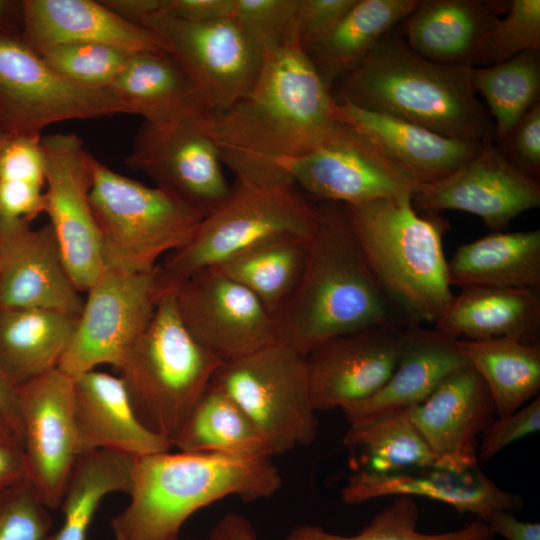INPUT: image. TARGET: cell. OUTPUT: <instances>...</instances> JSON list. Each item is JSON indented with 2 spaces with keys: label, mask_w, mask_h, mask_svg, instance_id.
Wrapping results in <instances>:
<instances>
[{
  "label": "cell",
  "mask_w": 540,
  "mask_h": 540,
  "mask_svg": "<svg viewBox=\"0 0 540 540\" xmlns=\"http://www.w3.org/2000/svg\"><path fill=\"white\" fill-rule=\"evenodd\" d=\"M334 96L297 37L264 51L259 75L233 105L208 112L205 126L236 181L294 185L290 162L317 147L336 124Z\"/></svg>",
  "instance_id": "obj_1"
},
{
  "label": "cell",
  "mask_w": 540,
  "mask_h": 540,
  "mask_svg": "<svg viewBox=\"0 0 540 540\" xmlns=\"http://www.w3.org/2000/svg\"><path fill=\"white\" fill-rule=\"evenodd\" d=\"M317 206L302 277L274 317L277 342L305 355L338 336L406 325L375 279L345 205L320 202Z\"/></svg>",
  "instance_id": "obj_2"
},
{
  "label": "cell",
  "mask_w": 540,
  "mask_h": 540,
  "mask_svg": "<svg viewBox=\"0 0 540 540\" xmlns=\"http://www.w3.org/2000/svg\"><path fill=\"white\" fill-rule=\"evenodd\" d=\"M474 67L432 62L391 30L337 80L335 98L387 114L445 137L495 142L494 123L477 98Z\"/></svg>",
  "instance_id": "obj_3"
},
{
  "label": "cell",
  "mask_w": 540,
  "mask_h": 540,
  "mask_svg": "<svg viewBox=\"0 0 540 540\" xmlns=\"http://www.w3.org/2000/svg\"><path fill=\"white\" fill-rule=\"evenodd\" d=\"M282 486L270 457L155 453L136 458L127 506L111 519L116 540H176L195 512L220 499L269 498Z\"/></svg>",
  "instance_id": "obj_4"
},
{
  "label": "cell",
  "mask_w": 540,
  "mask_h": 540,
  "mask_svg": "<svg viewBox=\"0 0 540 540\" xmlns=\"http://www.w3.org/2000/svg\"><path fill=\"white\" fill-rule=\"evenodd\" d=\"M365 259L386 298L406 324H434L454 294L437 213L419 214L411 197L346 206Z\"/></svg>",
  "instance_id": "obj_5"
},
{
  "label": "cell",
  "mask_w": 540,
  "mask_h": 540,
  "mask_svg": "<svg viewBox=\"0 0 540 540\" xmlns=\"http://www.w3.org/2000/svg\"><path fill=\"white\" fill-rule=\"evenodd\" d=\"M222 363L190 335L165 290L116 369L139 421L171 442Z\"/></svg>",
  "instance_id": "obj_6"
},
{
  "label": "cell",
  "mask_w": 540,
  "mask_h": 540,
  "mask_svg": "<svg viewBox=\"0 0 540 540\" xmlns=\"http://www.w3.org/2000/svg\"><path fill=\"white\" fill-rule=\"evenodd\" d=\"M91 169L89 197L106 266L150 271L185 245L204 218L172 194L122 175L94 156Z\"/></svg>",
  "instance_id": "obj_7"
},
{
  "label": "cell",
  "mask_w": 540,
  "mask_h": 540,
  "mask_svg": "<svg viewBox=\"0 0 540 540\" xmlns=\"http://www.w3.org/2000/svg\"><path fill=\"white\" fill-rule=\"evenodd\" d=\"M317 219L318 206L294 185L258 187L235 181L227 199L201 220L190 240L159 262V290H174L195 273L217 267L269 237L310 238Z\"/></svg>",
  "instance_id": "obj_8"
},
{
  "label": "cell",
  "mask_w": 540,
  "mask_h": 540,
  "mask_svg": "<svg viewBox=\"0 0 540 540\" xmlns=\"http://www.w3.org/2000/svg\"><path fill=\"white\" fill-rule=\"evenodd\" d=\"M247 415L271 455L312 443L317 435L306 355L275 342L255 353L223 362L211 383Z\"/></svg>",
  "instance_id": "obj_9"
},
{
  "label": "cell",
  "mask_w": 540,
  "mask_h": 540,
  "mask_svg": "<svg viewBox=\"0 0 540 540\" xmlns=\"http://www.w3.org/2000/svg\"><path fill=\"white\" fill-rule=\"evenodd\" d=\"M140 26L157 37L210 112L246 95L261 70L263 50L233 19L192 22L159 12Z\"/></svg>",
  "instance_id": "obj_10"
},
{
  "label": "cell",
  "mask_w": 540,
  "mask_h": 540,
  "mask_svg": "<svg viewBox=\"0 0 540 540\" xmlns=\"http://www.w3.org/2000/svg\"><path fill=\"white\" fill-rule=\"evenodd\" d=\"M131 114L109 90L73 84L22 35H0V123L11 135H40L57 122Z\"/></svg>",
  "instance_id": "obj_11"
},
{
  "label": "cell",
  "mask_w": 540,
  "mask_h": 540,
  "mask_svg": "<svg viewBox=\"0 0 540 540\" xmlns=\"http://www.w3.org/2000/svg\"><path fill=\"white\" fill-rule=\"evenodd\" d=\"M208 112L197 109L165 122H143L126 158L128 167L143 172L154 186L203 217L217 209L232 189L219 150L206 130Z\"/></svg>",
  "instance_id": "obj_12"
},
{
  "label": "cell",
  "mask_w": 540,
  "mask_h": 540,
  "mask_svg": "<svg viewBox=\"0 0 540 540\" xmlns=\"http://www.w3.org/2000/svg\"><path fill=\"white\" fill-rule=\"evenodd\" d=\"M157 272L158 265L145 272L105 266L85 292L58 368L73 378L99 365L117 368L154 313L160 294Z\"/></svg>",
  "instance_id": "obj_13"
},
{
  "label": "cell",
  "mask_w": 540,
  "mask_h": 540,
  "mask_svg": "<svg viewBox=\"0 0 540 540\" xmlns=\"http://www.w3.org/2000/svg\"><path fill=\"white\" fill-rule=\"evenodd\" d=\"M41 145L45 157V214L73 283L85 293L106 266L89 197L93 155L74 133L41 137Z\"/></svg>",
  "instance_id": "obj_14"
},
{
  "label": "cell",
  "mask_w": 540,
  "mask_h": 540,
  "mask_svg": "<svg viewBox=\"0 0 540 540\" xmlns=\"http://www.w3.org/2000/svg\"><path fill=\"white\" fill-rule=\"evenodd\" d=\"M286 172L318 201L346 206L412 198L419 185L361 133L338 121L322 143L290 162Z\"/></svg>",
  "instance_id": "obj_15"
},
{
  "label": "cell",
  "mask_w": 540,
  "mask_h": 540,
  "mask_svg": "<svg viewBox=\"0 0 540 540\" xmlns=\"http://www.w3.org/2000/svg\"><path fill=\"white\" fill-rule=\"evenodd\" d=\"M15 391L25 479L48 509H56L78 458L74 378L55 368Z\"/></svg>",
  "instance_id": "obj_16"
},
{
  "label": "cell",
  "mask_w": 540,
  "mask_h": 540,
  "mask_svg": "<svg viewBox=\"0 0 540 540\" xmlns=\"http://www.w3.org/2000/svg\"><path fill=\"white\" fill-rule=\"evenodd\" d=\"M172 291L187 331L222 362L277 342L274 317L249 290L217 268L195 273Z\"/></svg>",
  "instance_id": "obj_17"
},
{
  "label": "cell",
  "mask_w": 540,
  "mask_h": 540,
  "mask_svg": "<svg viewBox=\"0 0 540 540\" xmlns=\"http://www.w3.org/2000/svg\"><path fill=\"white\" fill-rule=\"evenodd\" d=\"M412 203L423 212H467L494 232L502 231L523 212L540 206V183L511 164L495 142H486L454 172L420 183Z\"/></svg>",
  "instance_id": "obj_18"
},
{
  "label": "cell",
  "mask_w": 540,
  "mask_h": 540,
  "mask_svg": "<svg viewBox=\"0 0 540 540\" xmlns=\"http://www.w3.org/2000/svg\"><path fill=\"white\" fill-rule=\"evenodd\" d=\"M84 303L49 223L0 220V309L42 308L79 316Z\"/></svg>",
  "instance_id": "obj_19"
},
{
  "label": "cell",
  "mask_w": 540,
  "mask_h": 540,
  "mask_svg": "<svg viewBox=\"0 0 540 540\" xmlns=\"http://www.w3.org/2000/svg\"><path fill=\"white\" fill-rule=\"evenodd\" d=\"M401 327H375L330 339L306 355L316 411L344 410L376 394L398 361Z\"/></svg>",
  "instance_id": "obj_20"
},
{
  "label": "cell",
  "mask_w": 540,
  "mask_h": 540,
  "mask_svg": "<svg viewBox=\"0 0 540 540\" xmlns=\"http://www.w3.org/2000/svg\"><path fill=\"white\" fill-rule=\"evenodd\" d=\"M407 410L439 469L464 473L478 467V436L496 413L488 388L474 368L453 373L428 398Z\"/></svg>",
  "instance_id": "obj_21"
},
{
  "label": "cell",
  "mask_w": 540,
  "mask_h": 540,
  "mask_svg": "<svg viewBox=\"0 0 540 540\" xmlns=\"http://www.w3.org/2000/svg\"><path fill=\"white\" fill-rule=\"evenodd\" d=\"M333 116L361 133L419 184L454 172L476 156L484 144L445 137L411 122L336 99Z\"/></svg>",
  "instance_id": "obj_22"
},
{
  "label": "cell",
  "mask_w": 540,
  "mask_h": 540,
  "mask_svg": "<svg viewBox=\"0 0 540 540\" xmlns=\"http://www.w3.org/2000/svg\"><path fill=\"white\" fill-rule=\"evenodd\" d=\"M456 341L434 328L406 324L389 380L370 398L342 410L349 425L418 405L450 375L470 366Z\"/></svg>",
  "instance_id": "obj_23"
},
{
  "label": "cell",
  "mask_w": 540,
  "mask_h": 540,
  "mask_svg": "<svg viewBox=\"0 0 540 540\" xmlns=\"http://www.w3.org/2000/svg\"><path fill=\"white\" fill-rule=\"evenodd\" d=\"M347 504H360L388 496L422 497L451 506L458 513L480 517L494 509L510 512L521 508L520 496L495 485L479 467L464 473L439 468L397 472L361 470L353 474L341 491Z\"/></svg>",
  "instance_id": "obj_24"
},
{
  "label": "cell",
  "mask_w": 540,
  "mask_h": 540,
  "mask_svg": "<svg viewBox=\"0 0 540 540\" xmlns=\"http://www.w3.org/2000/svg\"><path fill=\"white\" fill-rule=\"evenodd\" d=\"M73 414L78 456L110 450L136 459L172 447L139 421L119 376L94 369L75 377Z\"/></svg>",
  "instance_id": "obj_25"
},
{
  "label": "cell",
  "mask_w": 540,
  "mask_h": 540,
  "mask_svg": "<svg viewBox=\"0 0 540 540\" xmlns=\"http://www.w3.org/2000/svg\"><path fill=\"white\" fill-rule=\"evenodd\" d=\"M22 36L37 53L77 43L105 44L129 53L165 52L150 31L93 0H23Z\"/></svg>",
  "instance_id": "obj_26"
},
{
  "label": "cell",
  "mask_w": 540,
  "mask_h": 540,
  "mask_svg": "<svg viewBox=\"0 0 540 540\" xmlns=\"http://www.w3.org/2000/svg\"><path fill=\"white\" fill-rule=\"evenodd\" d=\"M509 1L424 0L404 20L403 37L422 57L442 65H476L480 39Z\"/></svg>",
  "instance_id": "obj_27"
},
{
  "label": "cell",
  "mask_w": 540,
  "mask_h": 540,
  "mask_svg": "<svg viewBox=\"0 0 540 540\" xmlns=\"http://www.w3.org/2000/svg\"><path fill=\"white\" fill-rule=\"evenodd\" d=\"M433 325L454 339L540 344V290L464 287Z\"/></svg>",
  "instance_id": "obj_28"
},
{
  "label": "cell",
  "mask_w": 540,
  "mask_h": 540,
  "mask_svg": "<svg viewBox=\"0 0 540 540\" xmlns=\"http://www.w3.org/2000/svg\"><path fill=\"white\" fill-rule=\"evenodd\" d=\"M448 279L451 287L540 290V230L495 231L460 245Z\"/></svg>",
  "instance_id": "obj_29"
},
{
  "label": "cell",
  "mask_w": 540,
  "mask_h": 540,
  "mask_svg": "<svg viewBox=\"0 0 540 540\" xmlns=\"http://www.w3.org/2000/svg\"><path fill=\"white\" fill-rule=\"evenodd\" d=\"M78 316L42 308L0 309V371L14 387L55 368Z\"/></svg>",
  "instance_id": "obj_30"
},
{
  "label": "cell",
  "mask_w": 540,
  "mask_h": 540,
  "mask_svg": "<svg viewBox=\"0 0 540 540\" xmlns=\"http://www.w3.org/2000/svg\"><path fill=\"white\" fill-rule=\"evenodd\" d=\"M418 4L419 0H356L329 30L303 48L331 88Z\"/></svg>",
  "instance_id": "obj_31"
},
{
  "label": "cell",
  "mask_w": 540,
  "mask_h": 540,
  "mask_svg": "<svg viewBox=\"0 0 540 540\" xmlns=\"http://www.w3.org/2000/svg\"><path fill=\"white\" fill-rule=\"evenodd\" d=\"M108 90L147 123L207 109L185 72L163 51L131 54Z\"/></svg>",
  "instance_id": "obj_32"
},
{
  "label": "cell",
  "mask_w": 540,
  "mask_h": 540,
  "mask_svg": "<svg viewBox=\"0 0 540 540\" xmlns=\"http://www.w3.org/2000/svg\"><path fill=\"white\" fill-rule=\"evenodd\" d=\"M309 240L292 234L269 237L214 268L249 290L275 317L300 282Z\"/></svg>",
  "instance_id": "obj_33"
},
{
  "label": "cell",
  "mask_w": 540,
  "mask_h": 540,
  "mask_svg": "<svg viewBox=\"0 0 540 540\" xmlns=\"http://www.w3.org/2000/svg\"><path fill=\"white\" fill-rule=\"evenodd\" d=\"M460 352L480 375L497 416H506L538 396L540 344L511 339H457Z\"/></svg>",
  "instance_id": "obj_34"
},
{
  "label": "cell",
  "mask_w": 540,
  "mask_h": 540,
  "mask_svg": "<svg viewBox=\"0 0 540 540\" xmlns=\"http://www.w3.org/2000/svg\"><path fill=\"white\" fill-rule=\"evenodd\" d=\"M171 444L183 452L272 457L266 441L242 409L211 384Z\"/></svg>",
  "instance_id": "obj_35"
},
{
  "label": "cell",
  "mask_w": 540,
  "mask_h": 540,
  "mask_svg": "<svg viewBox=\"0 0 540 540\" xmlns=\"http://www.w3.org/2000/svg\"><path fill=\"white\" fill-rule=\"evenodd\" d=\"M134 460L110 450L79 455L60 504L62 524L45 540H88L103 498L113 492L129 493Z\"/></svg>",
  "instance_id": "obj_36"
},
{
  "label": "cell",
  "mask_w": 540,
  "mask_h": 540,
  "mask_svg": "<svg viewBox=\"0 0 540 540\" xmlns=\"http://www.w3.org/2000/svg\"><path fill=\"white\" fill-rule=\"evenodd\" d=\"M343 442L368 459L366 470L397 472L439 468L435 454L413 424L408 410L349 425Z\"/></svg>",
  "instance_id": "obj_37"
},
{
  "label": "cell",
  "mask_w": 540,
  "mask_h": 540,
  "mask_svg": "<svg viewBox=\"0 0 540 540\" xmlns=\"http://www.w3.org/2000/svg\"><path fill=\"white\" fill-rule=\"evenodd\" d=\"M472 83L485 99L497 144L539 101L540 53L526 51L498 64L474 67Z\"/></svg>",
  "instance_id": "obj_38"
},
{
  "label": "cell",
  "mask_w": 540,
  "mask_h": 540,
  "mask_svg": "<svg viewBox=\"0 0 540 540\" xmlns=\"http://www.w3.org/2000/svg\"><path fill=\"white\" fill-rule=\"evenodd\" d=\"M419 509L412 497L397 496L355 535H341L312 524L296 526L285 540H492L494 533L482 520L441 533H423L418 527Z\"/></svg>",
  "instance_id": "obj_39"
},
{
  "label": "cell",
  "mask_w": 540,
  "mask_h": 540,
  "mask_svg": "<svg viewBox=\"0 0 540 540\" xmlns=\"http://www.w3.org/2000/svg\"><path fill=\"white\" fill-rule=\"evenodd\" d=\"M39 54L73 84L108 90L133 53L105 44L77 43L52 47Z\"/></svg>",
  "instance_id": "obj_40"
},
{
  "label": "cell",
  "mask_w": 540,
  "mask_h": 540,
  "mask_svg": "<svg viewBox=\"0 0 540 540\" xmlns=\"http://www.w3.org/2000/svg\"><path fill=\"white\" fill-rule=\"evenodd\" d=\"M526 51H540V0H512L479 41L476 65L507 61Z\"/></svg>",
  "instance_id": "obj_41"
},
{
  "label": "cell",
  "mask_w": 540,
  "mask_h": 540,
  "mask_svg": "<svg viewBox=\"0 0 540 540\" xmlns=\"http://www.w3.org/2000/svg\"><path fill=\"white\" fill-rule=\"evenodd\" d=\"M297 6L298 0H233L231 19L264 52L296 37L294 21Z\"/></svg>",
  "instance_id": "obj_42"
},
{
  "label": "cell",
  "mask_w": 540,
  "mask_h": 540,
  "mask_svg": "<svg viewBox=\"0 0 540 540\" xmlns=\"http://www.w3.org/2000/svg\"><path fill=\"white\" fill-rule=\"evenodd\" d=\"M51 525L48 508L26 479L0 496V540H45Z\"/></svg>",
  "instance_id": "obj_43"
},
{
  "label": "cell",
  "mask_w": 540,
  "mask_h": 540,
  "mask_svg": "<svg viewBox=\"0 0 540 540\" xmlns=\"http://www.w3.org/2000/svg\"><path fill=\"white\" fill-rule=\"evenodd\" d=\"M540 429L539 395L515 412L494 418L482 433L478 462L493 458L508 445Z\"/></svg>",
  "instance_id": "obj_44"
},
{
  "label": "cell",
  "mask_w": 540,
  "mask_h": 540,
  "mask_svg": "<svg viewBox=\"0 0 540 540\" xmlns=\"http://www.w3.org/2000/svg\"><path fill=\"white\" fill-rule=\"evenodd\" d=\"M41 135H11L0 148V180L22 181L45 188Z\"/></svg>",
  "instance_id": "obj_45"
},
{
  "label": "cell",
  "mask_w": 540,
  "mask_h": 540,
  "mask_svg": "<svg viewBox=\"0 0 540 540\" xmlns=\"http://www.w3.org/2000/svg\"><path fill=\"white\" fill-rule=\"evenodd\" d=\"M501 153L520 171L539 181L540 178V101H537L496 144Z\"/></svg>",
  "instance_id": "obj_46"
},
{
  "label": "cell",
  "mask_w": 540,
  "mask_h": 540,
  "mask_svg": "<svg viewBox=\"0 0 540 540\" xmlns=\"http://www.w3.org/2000/svg\"><path fill=\"white\" fill-rule=\"evenodd\" d=\"M356 0H298L294 33L305 47L329 30Z\"/></svg>",
  "instance_id": "obj_47"
},
{
  "label": "cell",
  "mask_w": 540,
  "mask_h": 540,
  "mask_svg": "<svg viewBox=\"0 0 540 540\" xmlns=\"http://www.w3.org/2000/svg\"><path fill=\"white\" fill-rule=\"evenodd\" d=\"M44 213V187L22 181L0 180V220L32 222Z\"/></svg>",
  "instance_id": "obj_48"
},
{
  "label": "cell",
  "mask_w": 540,
  "mask_h": 540,
  "mask_svg": "<svg viewBox=\"0 0 540 540\" xmlns=\"http://www.w3.org/2000/svg\"><path fill=\"white\" fill-rule=\"evenodd\" d=\"M233 0H163L162 12L192 22L231 19Z\"/></svg>",
  "instance_id": "obj_49"
},
{
  "label": "cell",
  "mask_w": 540,
  "mask_h": 540,
  "mask_svg": "<svg viewBox=\"0 0 540 540\" xmlns=\"http://www.w3.org/2000/svg\"><path fill=\"white\" fill-rule=\"evenodd\" d=\"M477 518L484 521L494 535H500L506 540H540L538 522L521 521L510 511L494 509Z\"/></svg>",
  "instance_id": "obj_50"
},
{
  "label": "cell",
  "mask_w": 540,
  "mask_h": 540,
  "mask_svg": "<svg viewBox=\"0 0 540 540\" xmlns=\"http://www.w3.org/2000/svg\"><path fill=\"white\" fill-rule=\"evenodd\" d=\"M25 479L21 445L0 444V496Z\"/></svg>",
  "instance_id": "obj_51"
},
{
  "label": "cell",
  "mask_w": 540,
  "mask_h": 540,
  "mask_svg": "<svg viewBox=\"0 0 540 540\" xmlns=\"http://www.w3.org/2000/svg\"><path fill=\"white\" fill-rule=\"evenodd\" d=\"M208 540H258V537L245 516L238 512H229L212 527Z\"/></svg>",
  "instance_id": "obj_52"
},
{
  "label": "cell",
  "mask_w": 540,
  "mask_h": 540,
  "mask_svg": "<svg viewBox=\"0 0 540 540\" xmlns=\"http://www.w3.org/2000/svg\"><path fill=\"white\" fill-rule=\"evenodd\" d=\"M100 2L123 20L137 26H140L148 16L162 12L163 8V0H102Z\"/></svg>",
  "instance_id": "obj_53"
},
{
  "label": "cell",
  "mask_w": 540,
  "mask_h": 540,
  "mask_svg": "<svg viewBox=\"0 0 540 540\" xmlns=\"http://www.w3.org/2000/svg\"><path fill=\"white\" fill-rule=\"evenodd\" d=\"M0 414L13 431L22 440L21 421L17 405L15 388L5 379L0 371Z\"/></svg>",
  "instance_id": "obj_54"
},
{
  "label": "cell",
  "mask_w": 540,
  "mask_h": 540,
  "mask_svg": "<svg viewBox=\"0 0 540 540\" xmlns=\"http://www.w3.org/2000/svg\"><path fill=\"white\" fill-rule=\"evenodd\" d=\"M23 0H0V35H22Z\"/></svg>",
  "instance_id": "obj_55"
},
{
  "label": "cell",
  "mask_w": 540,
  "mask_h": 540,
  "mask_svg": "<svg viewBox=\"0 0 540 540\" xmlns=\"http://www.w3.org/2000/svg\"><path fill=\"white\" fill-rule=\"evenodd\" d=\"M0 444L21 445L22 440L0 414Z\"/></svg>",
  "instance_id": "obj_56"
},
{
  "label": "cell",
  "mask_w": 540,
  "mask_h": 540,
  "mask_svg": "<svg viewBox=\"0 0 540 540\" xmlns=\"http://www.w3.org/2000/svg\"><path fill=\"white\" fill-rule=\"evenodd\" d=\"M10 136L11 134L0 123V148L3 146V144L8 140Z\"/></svg>",
  "instance_id": "obj_57"
},
{
  "label": "cell",
  "mask_w": 540,
  "mask_h": 540,
  "mask_svg": "<svg viewBox=\"0 0 540 540\" xmlns=\"http://www.w3.org/2000/svg\"><path fill=\"white\" fill-rule=\"evenodd\" d=\"M176 540H182V539L178 538V539H176Z\"/></svg>",
  "instance_id": "obj_58"
}]
</instances>
